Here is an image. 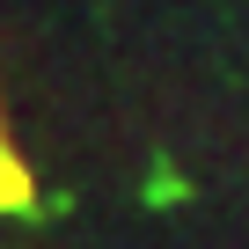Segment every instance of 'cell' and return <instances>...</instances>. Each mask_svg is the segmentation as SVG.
Instances as JSON below:
<instances>
[{"instance_id":"1","label":"cell","mask_w":249,"mask_h":249,"mask_svg":"<svg viewBox=\"0 0 249 249\" xmlns=\"http://www.w3.org/2000/svg\"><path fill=\"white\" fill-rule=\"evenodd\" d=\"M22 191H30V183H22V169L8 161V147H0V205H22Z\"/></svg>"}]
</instances>
